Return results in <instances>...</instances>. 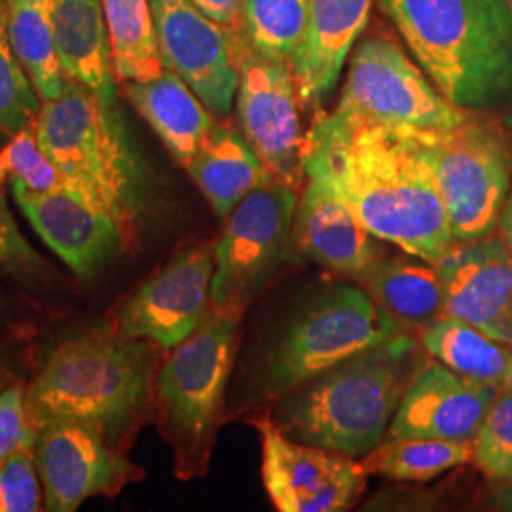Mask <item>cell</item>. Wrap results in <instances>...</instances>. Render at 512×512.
I'll return each instance as SVG.
<instances>
[{"label":"cell","instance_id":"43","mask_svg":"<svg viewBox=\"0 0 512 512\" xmlns=\"http://www.w3.org/2000/svg\"><path fill=\"white\" fill-rule=\"evenodd\" d=\"M509 128L512 129V118H509Z\"/></svg>","mask_w":512,"mask_h":512},{"label":"cell","instance_id":"18","mask_svg":"<svg viewBox=\"0 0 512 512\" xmlns=\"http://www.w3.org/2000/svg\"><path fill=\"white\" fill-rule=\"evenodd\" d=\"M501 385L461 376L439 361L414 372L384 440L437 439L473 442Z\"/></svg>","mask_w":512,"mask_h":512},{"label":"cell","instance_id":"40","mask_svg":"<svg viewBox=\"0 0 512 512\" xmlns=\"http://www.w3.org/2000/svg\"><path fill=\"white\" fill-rule=\"evenodd\" d=\"M501 387H505V389L512 391V357L511 363H509V368H507V374H505V378H503V384H501Z\"/></svg>","mask_w":512,"mask_h":512},{"label":"cell","instance_id":"2","mask_svg":"<svg viewBox=\"0 0 512 512\" xmlns=\"http://www.w3.org/2000/svg\"><path fill=\"white\" fill-rule=\"evenodd\" d=\"M33 126L65 184L116 220L128 249L135 247L154 215V181L118 101L65 78L61 95L42 101Z\"/></svg>","mask_w":512,"mask_h":512},{"label":"cell","instance_id":"36","mask_svg":"<svg viewBox=\"0 0 512 512\" xmlns=\"http://www.w3.org/2000/svg\"><path fill=\"white\" fill-rule=\"evenodd\" d=\"M207 18L228 27L234 33H245L243 29V4L245 0H192Z\"/></svg>","mask_w":512,"mask_h":512},{"label":"cell","instance_id":"16","mask_svg":"<svg viewBox=\"0 0 512 512\" xmlns=\"http://www.w3.org/2000/svg\"><path fill=\"white\" fill-rule=\"evenodd\" d=\"M10 186L38 236L80 279H92L128 249L116 220L71 186L50 192H35L19 183Z\"/></svg>","mask_w":512,"mask_h":512},{"label":"cell","instance_id":"41","mask_svg":"<svg viewBox=\"0 0 512 512\" xmlns=\"http://www.w3.org/2000/svg\"><path fill=\"white\" fill-rule=\"evenodd\" d=\"M6 310H8V300L4 298V294L0 293V315L6 313Z\"/></svg>","mask_w":512,"mask_h":512},{"label":"cell","instance_id":"6","mask_svg":"<svg viewBox=\"0 0 512 512\" xmlns=\"http://www.w3.org/2000/svg\"><path fill=\"white\" fill-rule=\"evenodd\" d=\"M243 313L211 306L200 327L171 349L156 372L154 404L181 480L207 475L226 387L236 361Z\"/></svg>","mask_w":512,"mask_h":512},{"label":"cell","instance_id":"29","mask_svg":"<svg viewBox=\"0 0 512 512\" xmlns=\"http://www.w3.org/2000/svg\"><path fill=\"white\" fill-rule=\"evenodd\" d=\"M310 16V0H245L243 29L258 54L293 61Z\"/></svg>","mask_w":512,"mask_h":512},{"label":"cell","instance_id":"37","mask_svg":"<svg viewBox=\"0 0 512 512\" xmlns=\"http://www.w3.org/2000/svg\"><path fill=\"white\" fill-rule=\"evenodd\" d=\"M497 228L501 230V239L505 241V245H507V249L511 251L512 255V188L509 192V198L505 202V207H503V213H501Z\"/></svg>","mask_w":512,"mask_h":512},{"label":"cell","instance_id":"22","mask_svg":"<svg viewBox=\"0 0 512 512\" xmlns=\"http://www.w3.org/2000/svg\"><path fill=\"white\" fill-rule=\"evenodd\" d=\"M126 95L183 167L192 162L215 126L202 99L169 69L152 80L126 82Z\"/></svg>","mask_w":512,"mask_h":512},{"label":"cell","instance_id":"20","mask_svg":"<svg viewBox=\"0 0 512 512\" xmlns=\"http://www.w3.org/2000/svg\"><path fill=\"white\" fill-rule=\"evenodd\" d=\"M370 6L372 0H310L306 35L291 61L302 109L319 107L334 90Z\"/></svg>","mask_w":512,"mask_h":512},{"label":"cell","instance_id":"35","mask_svg":"<svg viewBox=\"0 0 512 512\" xmlns=\"http://www.w3.org/2000/svg\"><path fill=\"white\" fill-rule=\"evenodd\" d=\"M37 435V425L27 412L25 391L19 385H8L0 393V461L19 450L35 448Z\"/></svg>","mask_w":512,"mask_h":512},{"label":"cell","instance_id":"33","mask_svg":"<svg viewBox=\"0 0 512 512\" xmlns=\"http://www.w3.org/2000/svg\"><path fill=\"white\" fill-rule=\"evenodd\" d=\"M35 448L19 450L0 465V512L42 511Z\"/></svg>","mask_w":512,"mask_h":512},{"label":"cell","instance_id":"4","mask_svg":"<svg viewBox=\"0 0 512 512\" xmlns=\"http://www.w3.org/2000/svg\"><path fill=\"white\" fill-rule=\"evenodd\" d=\"M421 71L459 109L512 101V12L505 0H380Z\"/></svg>","mask_w":512,"mask_h":512},{"label":"cell","instance_id":"21","mask_svg":"<svg viewBox=\"0 0 512 512\" xmlns=\"http://www.w3.org/2000/svg\"><path fill=\"white\" fill-rule=\"evenodd\" d=\"M55 52L65 78L118 101L109 29L101 0H54Z\"/></svg>","mask_w":512,"mask_h":512},{"label":"cell","instance_id":"44","mask_svg":"<svg viewBox=\"0 0 512 512\" xmlns=\"http://www.w3.org/2000/svg\"><path fill=\"white\" fill-rule=\"evenodd\" d=\"M0 465H2V461H0Z\"/></svg>","mask_w":512,"mask_h":512},{"label":"cell","instance_id":"10","mask_svg":"<svg viewBox=\"0 0 512 512\" xmlns=\"http://www.w3.org/2000/svg\"><path fill=\"white\" fill-rule=\"evenodd\" d=\"M332 112L351 120L421 131L456 128L473 114L450 103L401 46L384 37L368 38L357 48Z\"/></svg>","mask_w":512,"mask_h":512},{"label":"cell","instance_id":"19","mask_svg":"<svg viewBox=\"0 0 512 512\" xmlns=\"http://www.w3.org/2000/svg\"><path fill=\"white\" fill-rule=\"evenodd\" d=\"M294 251L334 274L368 281L384 260L380 239L374 238L325 184L306 179L296 205Z\"/></svg>","mask_w":512,"mask_h":512},{"label":"cell","instance_id":"7","mask_svg":"<svg viewBox=\"0 0 512 512\" xmlns=\"http://www.w3.org/2000/svg\"><path fill=\"white\" fill-rule=\"evenodd\" d=\"M399 332V321L370 294L336 285L298 311L266 351L258 370L260 395L287 397Z\"/></svg>","mask_w":512,"mask_h":512},{"label":"cell","instance_id":"34","mask_svg":"<svg viewBox=\"0 0 512 512\" xmlns=\"http://www.w3.org/2000/svg\"><path fill=\"white\" fill-rule=\"evenodd\" d=\"M2 186L4 184H0V270L25 285H31L46 277L48 266L31 243L23 238Z\"/></svg>","mask_w":512,"mask_h":512},{"label":"cell","instance_id":"38","mask_svg":"<svg viewBox=\"0 0 512 512\" xmlns=\"http://www.w3.org/2000/svg\"><path fill=\"white\" fill-rule=\"evenodd\" d=\"M494 505L501 511H512V480L494 495Z\"/></svg>","mask_w":512,"mask_h":512},{"label":"cell","instance_id":"30","mask_svg":"<svg viewBox=\"0 0 512 512\" xmlns=\"http://www.w3.org/2000/svg\"><path fill=\"white\" fill-rule=\"evenodd\" d=\"M42 97L8 37L6 4L0 0V145L35 124Z\"/></svg>","mask_w":512,"mask_h":512},{"label":"cell","instance_id":"42","mask_svg":"<svg viewBox=\"0 0 512 512\" xmlns=\"http://www.w3.org/2000/svg\"><path fill=\"white\" fill-rule=\"evenodd\" d=\"M505 2H507V4H509V8H511V12H512V0H505Z\"/></svg>","mask_w":512,"mask_h":512},{"label":"cell","instance_id":"31","mask_svg":"<svg viewBox=\"0 0 512 512\" xmlns=\"http://www.w3.org/2000/svg\"><path fill=\"white\" fill-rule=\"evenodd\" d=\"M473 461L495 482L512 480V391L501 387L473 437Z\"/></svg>","mask_w":512,"mask_h":512},{"label":"cell","instance_id":"27","mask_svg":"<svg viewBox=\"0 0 512 512\" xmlns=\"http://www.w3.org/2000/svg\"><path fill=\"white\" fill-rule=\"evenodd\" d=\"M116 80L145 82L164 73L150 0H101Z\"/></svg>","mask_w":512,"mask_h":512},{"label":"cell","instance_id":"9","mask_svg":"<svg viewBox=\"0 0 512 512\" xmlns=\"http://www.w3.org/2000/svg\"><path fill=\"white\" fill-rule=\"evenodd\" d=\"M296 192L274 179L245 196L226 217L215 241L213 308L245 313L291 258Z\"/></svg>","mask_w":512,"mask_h":512},{"label":"cell","instance_id":"32","mask_svg":"<svg viewBox=\"0 0 512 512\" xmlns=\"http://www.w3.org/2000/svg\"><path fill=\"white\" fill-rule=\"evenodd\" d=\"M19 183L35 192L65 186L63 175L38 143L35 126L21 129L0 147V184Z\"/></svg>","mask_w":512,"mask_h":512},{"label":"cell","instance_id":"39","mask_svg":"<svg viewBox=\"0 0 512 512\" xmlns=\"http://www.w3.org/2000/svg\"><path fill=\"white\" fill-rule=\"evenodd\" d=\"M12 380V368L8 365V361L4 359V355L0 353V393L8 387Z\"/></svg>","mask_w":512,"mask_h":512},{"label":"cell","instance_id":"12","mask_svg":"<svg viewBox=\"0 0 512 512\" xmlns=\"http://www.w3.org/2000/svg\"><path fill=\"white\" fill-rule=\"evenodd\" d=\"M262 439V482L279 512H340L351 509L366 488L359 459L304 444L256 421Z\"/></svg>","mask_w":512,"mask_h":512},{"label":"cell","instance_id":"5","mask_svg":"<svg viewBox=\"0 0 512 512\" xmlns=\"http://www.w3.org/2000/svg\"><path fill=\"white\" fill-rule=\"evenodd\" d=\"M416 359V340L399 332L289 393L274 423L293 440L363 459L384 440Z\"/></svg>","mask_w":512,"mask_h":512},{"label":"cell","instance_id":"14","mask_svg":"<svg viewBox=\"0 0 512 512\" xmlns=\"http://www.w3.org/2000/svg\"><path fill=\"white\" fill-rule=\"evenodd\" d=\"M215 243L203 241L173 256L118 308L112 327L171 351L211 310Z\"/></svg>","mask_w":512,"mask_h":512},{"label":"cell","instance_id":"11","mask_svg":"<svg viewBox=\"0 0 512 512\" xmlns=\"http://www.w3.org/2000/svg\"><path fill=\"white\" fill-rule=\"evenodd\" d=\"M238 122L245 141L275 181L300 190L306 181L300 101L289 63L258 54L245 33L236 44Z\"/></svg>","mask_w":512,"mask_h":512},{"label":"cell","instance_id":"23","mask_svg":"<svg viewBox=\"0 0 512 512\" xmlns=\"http://www.w3.org/2000/svg\"><path fill=\"white\" fill-rule=\"evenodd\" d=\"M186 171L222 219L258 186L274 181L245 137L219 124L213 126Z\"/></svg>","mask_w":512,"mask_h":512},{"label":"cell","instance_id":"3","mask_svg":"<svg viewBox=\"0 0 512 512\" xmlns=\"http://www.w3.org/2000/svg\"><path fill=\"white\" fill-rule=\"evenodd\" d=\"M152 346L114 327L63 340L25 393L31 420L78 421L116 446L154 401L158 355Z\"/></svg>","mask_w":512,"mask_h":512},{"label":"cell","instance_id":"28","mask_svg":"<svg viewBox=\"0 0 512 512\" xmlns=\"http://www.w3.org/2000/svg\"><path fill=\"white\" fill-rule=\"evenodd\" d=\"M473 461V442L437 439L382 440L361 459L368 475L395 482H427Z\"/></svg>","mask_w":512,"mask_h":512},{"label":"cell","instance_id":"8","mask_svg":"<svg viewBox=\"0 0 512 512\" xmlns=\"http://www.w3.org/2000/svg\"><path fill=\"white\" fill-rule=\"evenodd\" d=\"M440 198L456 243L494 236L512 188V147L503 128L471 114L427 131Z\"/></svg>","mask_w":512,"mask_h":512},{"label":"cell","instance_id":"24","mask_svg":"<svg viewBox=\"0 0 512 512\" xmlns=\"http://www.w3.org/2000/svg\"><path fill=\"white\" fill-rule=\"evenodd\" d=\"M372 298L397 321L423 327L444 313V287L437 264L416 255L382 260L366 281Z\"/></svg>","mask_w":512,"mask_h":512},{"label":"cell","instance_id":"25","mask_svg":"<svg viewBox=\"0 0 512 512\" xmlns=\"http://www.w3.org/2000/svg\"><path fill=\"white\" fill-rule=\"evenodd\" d=\"M421 344L439 363L461 376L501 385L512 348L450 313H440L420 330Z\"/></svg>","mask_w":512,"mask_h":512},{"label":"cell","instance_id":"17","mask_svg":"<svg viewBox=\"0 0 512 512\" xmlns=\"http://www.w3.org/2000/svg\"><path fill=\"white\" fill-rule=\"evenodd\" d=\"M444 313L512 348V255L495 236L456 243L437 262Z\"/></svg>","mask_w":512,"mask_h":512},{"label":"cell","instance_id":"13","mask_svg":"<svg viewBox=\"0 0 512 512\" xmlns=\"http://www.w3.org/2000/svg\"><path fill=\"white\" fill-rule=\"evenodd\" d=\"M37 429L35 459L46 511H76L90 497H114L143 478V471L90 425L50 420Z\"/></svg>","mask_w":512,"mask_h":512},{"label":"cell","instance_id":"26","mask_svg":"<svg viewBox=\"0 0 512 512\" xmlns=\"http://www.w3.org/2000/svg\"><path fill=\"white\" fill-rule=\"evenodd\" d=\"M8 37L42 101L59 97L65 74L55 52L54 0H4Z\"/></svg>","mask_w":512,"mask_h":512},{"label":"cell","instance_id":"15","mask_svg":"<svg viewBox=\"0 0 512 512\" xmlns=\"http://www.w3.org/2000/svg\"><path fill=\"white\" fill-rule=\"evenodd\" d=\"M165 69L179 74L207 110L226 118L239 86V33L207 18L192 0H150Z\"/></svg>","mask_w":512,"mask_h":512},{"label":"cell","instance_id":"1","mask_svg":"<svg viewBox=\"0 0 512 512\" xmlns=\"http://www.w3.org/2000/svg\"><path fill=\"white\" fill-rule=\"evenodd\" d=\"M306 179L325 184L374 238L437 264L456 245L427 131L317 112L304 143Z\"/></svg>","mask_w":512,"mask_h":512}]
</instances>
